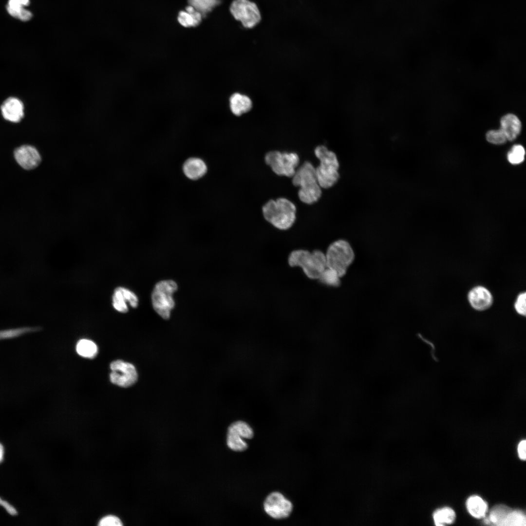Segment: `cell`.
<instances>
[{"mask_svg":"<svg viewBox=\"0 0 526 526\" xmlns=\"http://www.w3.org/2000/svg\"><path fill=\"white\" fill-rule=\"evenodd\" d=\"M189 5L200 12L203 16L210 12L219 3L218 0H188Z\"/></svg>","mask_w":526,"mask_h":526,"instance_id":"25","label":"cell"},{"mask_svg":"<svg viewBox=\"0 0 526 526\" xmlns=\"http://www.w3.org/2000/svg\"><path fill=\"white\" fill-rule=\"evenodd\" d=\"M292 178L293 185L299 187L298 195L302 203L311 205L319 200L322 188L317 181L315 167L310 162L305 161L297 168Z\"/></svg>","mask_w":526,"mask_h":526,"instance_id":"1","label":"cell"},{"mask_svg":"<svg viewBox=\"0 0 526 526\" xmlns=\"http://www.w3.org/2000/svg\"><path fill=\"white\" fill-rule=\"evenodd\" d=\"M228 432L234 433L242 438L251 439L254 436L252 428L247 423L237 421L232 423L228 428Z\"/></svg>","mask_w":526,"mask_h":526,"instance_id":"24","label":"cell"},{"mask_svg":"<svg viewBox=\"0 0 526 526\" xmlns=\"http://www.w3.org/2000/svg\"><path fill=\"white\" fill-rule=\"evenodd\" d=\"M185 175L191 180H197L203 177L206 173L207 167L201 159L192 157L187 160L183 167Z\"/></svg>","mask_w":526,"mask_h":526,"instance_id":"17","label":"cell"},{"mask_svg":"<svg viewBox=\"0 0 526 526\" xmlns=\"http://www.w3.org/2000/svg\"><path fill=\"white\" fill-rule=\"evenodd\" d=\"M14 156L17 163L25 169H32L37 167L41 162V156L36 148L24 145L17 148Z\"/></svg>","mask_w":526,"mask_h":526,"instance_id":"12","label":"cell"},{"mask_svg":"<svg viewBox=\"0 0 526 526\" xmlns=\"http://www.w3.org/2000/svg\"><path fill=\"white\" fill-rule=\"evenodd\" d=\"M296 211L295 205L282 197L269 200L262 207L265 220L279 230H287L293 225L296 219Z\"/></svg>","mask_w":526,"mask_h":526,"instance_id":"2","label":"cell"},{"mask_svg":"<svg viewBox=\"0 0 526 526\" xmlns=\"http://www.w3.org/2000/svg\"><path fill=\"white\" fill-rule=\"evenodd\" d=\"M77 353L81 357L89 358H94L98 352L97 345L93 341L87 339H82L76 344Z\"/></svg>","mask_w":526,"mask_h":526,"instance_id":"23","label":"cell"},{"mask_svg":"<svg viewBox=\"0 0 526 526\" xmlns=\"http://www.w3.org/2000/svg\"><path fill=\"white\" fill-rule=\"evenodd\" d=\"M0 505L4 506L7 511L11 515H16L17 514L16 510L8 503L2 501L0 498Z\"/></svg>","mask_w":526,"mask_h":526,"instance_id":"34","label":"cell"},{"mask_svg":"<svg viewBox=\"0 0 526 526\" xmlns=\"http://www.w3.org/2000/svg\"><path fill=\"white\" fill-rule=\"evenodd\" d=\"M526 440H521L518 444L517 450L519 458L523 460H525L526 458Z\"/></svg>","mask_w":526,"mask_h":526,"instance_id":"33","label":"cell"},{"mask_svg":"<svg viewBox=\"0 0 526 526\" xmlns=\"http://www.w3.org/2000/svg\"><path fill=\"white\" fill-rule=\"evenodd\" d=\"M178 289L177 283L172 280H165L157 282L152 292L151 302L155 312L163 319H168L175 302L172 295Z\"/></svg>","mask_w":526,"mask_h":526,"instance_id":"6","label":"cell"},{"mask_svg":"<svg viewBox=\"0 0 526 526\" xmlns=\"http://www.w3.org/2000/svg\"><path fill=\"white\" fill-rule=\"evenodd\" d=\"M264 160L276 174L288 177H292L300 163V158L297 153L277 150L266 153Z\"/></svg>","mask_w":526,"mask_h":526,"instance_id":"7","label":"cell"},{"mask_svg":"<svg viewBox=\"0 0 526 526\" xmlns=\"http://www.w3.org/2000/svg\"><path fill=\"white\" fill-rule=\"evenodd\" d=\"M110 380L113 384L122 387H128L137 379L136 370L132 364L121 360H116L110 364Z\"/></svg>","mask_w":526,"mask_h":526,"instance_id":"9","label":"cell"},{"mask_svg":"<svg viewBox=\"0 0 526 526\" xmlns=\"http://www.w3.org/2000/svg\"><path fill=\"white\" fill-rule=\"evenodd\" d=\"M468 300L471 306L477 310H484L492 303L493 299L490 292L485 287L478 286L472 288L469 293Z\"/></svg>","mask_w":526,"mask_h":526,"instance_id":"14","label":"cell"},{"mask_svg":"<svg viewBox=\"0 0 526 526\" xmlns=\"http://www.w3.org/2000/svg\"><path fill=\"white\" fill-rule=\"evenodd\" d=\"M500 129L505 134L507 140L512 141L520 133L522 124L520 120L513 114H507L503 116L500 121Z\"/></svg>","mask_w":526,"mask_h":526,"instance_id":"15","label":"cell"},{"mask_svg":"<svg viewBox=\"0 0 526 526\" xmlns=\"http://www.w3.org/2000/svg\"><path fill=\"white\" fill-rule=\"evenodd\" d=\"M138 299L136 294L130 290L124 287L116 288L112 296V305L117 311L125 313L128 310V303L133 308L138 305Z\"/></svg>","mask_w":526,"mask_h":526,"instance_id":"13","label":"cell"},{"mask_svg":"<svg viewBox=\"0 0 526 526\" xmlns=\"http://www.w3.org/2000/svg\"><path fill=\"white\" fill-rule=\"evenodd\" d=\"M185 10L178 13L177 20L179 23L185 27L198 26L202 21V14L190 5L187 6Z\"/></svg>","mask_w":526,"mask_h":526,"instance_id":"19","label":"cell"},{"mask_svg":"<svg viewBox=\"0 0 526 526\" xmlns=\"http://www.w3.org/2000/svg\"><path fill=\"white\" fill-rule=\"evenodd\" d=\"M4 454V448L2 444L0 443V463L3 461Z\"/></svg>","mask_w":526,"mask_h":526,"instance_id":"35","label":"cell"},{"mask_svg":"<svg viewBox=\"0 0 526 526\" xmlns=\"http://www.w3.org/2000/svg\"><path fill=\"white\" fill-rule=\"evenodd\" d=\"M314 153L319 161V166L315 168L318 183L322 188H330L339 178V163L337 156L323 145L317 147Z\"/></svg>","mask_w":526,"mask_h":526,"instance_id":"3","label":"cell"},{"mask_svg":"<svg viewBox=\"0 0 526 526\" xmlns=\"http://www.w3.org/2000/svg\"><path fill=\"white\" fill-rule=\"evenodd\" d=\"M526 293H520L517 297L514 307L517 312L521 315L525 316L526 313Z\"/></svg>","mask_w":526,"mask_h":526,"instance_id":"31","label":"cell"},{"mask_svg":"<svg viewBox=\"0 0 526 526\" xmlns=\"http://www.w3.org/2000/svg\"><path fill=\"white\" fill-rule=\"evenodd\" d=\"M340 278L336 271L326 267L318 280L323 284L336 287L340 284Z\"/></svg>","mask_w":526,"mask_h":526,"instance_id":"26","label":"cell"},{"mask_svg":"<svg viewBox=\"0 0 526 526\" xmlns=\"http://www.w3.org/2000/svg\"><path fill=\"white\" fill-rule=\"evenodd\" d=\"M525 150L521 145H515L512 147L508 152V161L512 164H519L524 160Z\"/></svg>","mask_w":526,"mask_h":526,"instance_id":"29","label":"cell"},{"mask_svg":"<svg viewBox=\"0 0 526 526\" xmlns=\"http://www.w3.org/2000/svg\"><path fill=\"white\" fill-rule=\"evenodd\" d=\"M230 12L234 19L245 28H252L261 20V14L257 4L249 0H234Z\"/></svg>","mask_w":526,"mask_h":526,"instance_id":"8","label":"cell"},{"mask_svg":"<svg viewBox=\"0 0 526 526\" xmlns=\"http://www.w3.org/2000/svg\"><path fill=\"white\" fill-rule=\"evenodd\" d=\"M253 106L252 101L247 95L239 93L233 94L229 98V107L232 113L240 116L249 112Z\"/></svg>","mask_w":526,"mask_h":526,"instance_id":"16","label":"cell"},{"mask_svg":"<svg viewBox=\"0 0 526 526\" xmlns=\"http://www.w3.org/2000/svg\"><path fill=\"white\" fill-rule=\"evenodd\" d=\"M526 515L521 510H511L510 512L504 526H525Z\"/></svg>","mask_w":526,"mask_h":526,"instance_id":"28","label":"cell"},{"mask_svg":"<svg viewBox=\"0 0 526 526\" xmlns=\"http://www.w3.org/2000/svg\"><path fill=\"white\" fill-rule=\"evenodd\" d=\"M433 518L436 526H442L452 524L455 519V513L452 508L445 507L437 509Z\"/></svg>","mask_w":526,"mask_h":526,"instance_id":"22","label":"cell"},{"mask_svg":"<svg viewBox=\"0 0 526 526\" xmlns=\"http://www.w3.org/2000/svg\"><path fill=\"white\" fill-rule=\"evenodd\" d=\"M99 525L100 526H121L122 524L118 517L113 515H108L100 520Z\"/></svg>","mask_w":526,"mask_h":526,"instance_id":"32","label":"cell"},{"mask_svg":"<svg viewBox=\"0 0 526 526\" xmlns=\"http://www.w3.org/2000/svg\"><path fill=\"white\" fill-rule=\"evenodd\" d=\"M0 112L2 118L6 121L14 124L19 123L24 117V104L19 97L9 96L1 104Z\"/></svg>","mask_w":526,"mask_h":526,"instance_id":"11","label":"cell"},{"mask_svg":"<svg viewBox=\"0 0 526 526\" xmlns=\"http://www.w3.org/2000/svg\"><path fill=\"white\" fill-rule=\"evenodd\" d=\"M288 262L291 267H300L311 280H318L327 267L325 253L319 250H293L289 255Z\"/></svg>","mask_w":526,"mask_h":526,"instance_id":"4","label":"cell"},{"mask_svg":"<svg viewBox=\"0 0 526 526\" xmlns=\"http://www.w3.org/2000/svg\"><path fill=\"white\" fill-rule=\"evenodd\" d=\"M511 509L504 505H499L494 507L488 517L484 520L486 524L504 526L505 523Z\"/></svg>","mask_w":526,"mask_h":526,"instance_id":"20","label":"cell"},{"mask_svg":"<svg viewBox=\"0 0 526 526\" xmlns=\"http://www.w3.org/2000/svg\"><path fill=\"white\" fill-rule=\"evenodd\" d=\"M263 507L265 512L275 519L288 517L293 510V505L279 492H273L266 498Z\"/></svg>","mask_w":526,"mask_h":526,"instance_id":"10","label":"cell"},{"mask_svg":"<svg viewBox=\"0 0 526 526\" xmlns=\"http://www.w3.org/2000/svg\"><path fill=\"white\" fill-rule=\"evenodd\" d=\"M30 3V0H9L6 9L8 13L15 18L26 21L30 20L32 14L25 7Z\"/></svg>","mask_w":526,"mask_h":526,"instance_id":"18","label":"cell"},{"mask_svg":"<svg viewBox=\"0 0 526 526\" xmlns=\"http://www.w3.org/2000/svg\"><path fill=\"white\" fill-rule=\"evenodd\" d=\"M466 506L470 514L476 518L485 517L488 510L487 503L477 495L470 497L467 501Z\"/></svg>","mask_w":526,"mask_h":526,"instance_id":"21","label":"cell"},{"mask_svg":"<svg viewBox=\"0 0 526 526\" xmlns=\"http://www.w3.org/2000/svg\"><path fill=\"white\" fill-rule=\"evenodd\" d=\"M486 138L488 141L494 144H502L507 140L501 129L489 131L487 133Z\"/></svg>","mask_w":526,"mask_h":526,"instance_id":"30","label":"cell"},{"mask_svg":"<svg viewBox=\"0 0 526 526\" xmlns=\"http://www.w3.org/2000/svg\"><path fill=\"white\" fill-rule=\"evenodd\" d=\"M327 267L336 271L343 276L355 258V254L350 244L340 239L333 242L325 254Z\"/></svg>","mask_w":526,"mask_h":526,"instance_id":"5","label":"cell"},{"mask_svg":"<svg viewBox=\"0 0 526 526\" xmlns=\"http://www.w3.org/2000/svg\"><path fill=\"white\" fill-rule=\"evenodd\" d=\"M226 442L228 448L235 451H243L248 448L242 437L234 433L227 432Z\"/></svg>","mask_w":526,"mask_h":526,"instance_id":"27","label":"cell"}]
</instances>
